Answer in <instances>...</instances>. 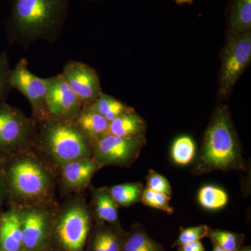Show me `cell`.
I'll return each mask as SVG.
<instances>
[{"mask_svg": "<svg viewBox=\"0 0 251 251\" xmlns=\"http://www.w3.org/2000/svg\"><path fill=\"white\" fill-rule=\"evenodd\" d=\"M2 162L9 206L18 209L57 204V170L35 146Z\"/></svg>", "mask_w": 251, "mask_h": 251, "instance_id": "cell-1", "label": "cell"}, {"mask_svg": "<svg viewBox=\"0 0 251 251\" xmlns=\"http://www.w3.org/2000/svg\"><path fill=\"white\" fill-rule=\"evenodd\" d=\"M71 0H10L6 21L11 42L23 46L37 41L53 43L65 24Z\"/></svg>", "mask_w": 251, "mask_h": 251, "instance_id": "cell-2", "label": "cell"}, {"mask_svg": "<svg viewBox=\"0 0 251 251\" xmlns=\"http://www.w3.org/2000/svg\"><path fill=\"white\" fill-rule=\"evenodd\" d=\"M245 164L228 108L221 105L216 109L204 133L193 173L244 171Z\"/></svg>", "mask_w": 251, "mask_h": 251, "instance_id": "cell-3", "label": "cell"}, {"mask_svg": "<svg viewBox=\"0 0 251 251\" xmlns=\"http://www.w3.org/2000/svg\"><path fill=\"white\" fill-rule=\"evenodd\" d=\"M36 126V148L56 169L69 162L92 158V141L74 122L50 117Z\"/></svg>", "mask_w": 251, "mask_h": 251, "instance_id": "cell-4", "label": "cell"}, {"mask_svg": "<svg viewBox=\"0 0 251 251\" xmlns=\"http://www.w3.org/2000/svg\"><path fill=\"white\" fill-rule=\"evenodd\" d=\"M93 224L84 193L69 196L52 209L50 242L58 251H84Z\"/></svg>", "mask_w": 251, "mask_h": 251, "instance_id": "cell-5", "label": "cell"}, {"mask_svg": "<svg viewBox=\"0 0 251 251\" xmlns=\"http://www.w3.org/2000/svg\"><path fill=\"white\" fill-rule=\"evenodd\" d=\"M36 123L22 110L0 103V161L35 146Z\"/></svg>", "mask_w": 251, "mask_h": 251, "instance_id": "cell-6", "label": "cell"}, {"mask_svg": "<svg viewBox=\"0 0 251 251\" xmlns=\"http://www.w3.org/2000/svg\"><path fill=\"white\" fill-rule=\"evenodd\" d=\"M146 143L145 137L124 138L108 133L92 140V158L99 170L108 166L130 168Z\"/></svg>", "mask_w": 251, "mask_h": 251, "instance_id": "cell-7", "label": "cell"}, {"mask_svg": "<svg viewBox=\"0 0 251 251\" xmlns=\"http://www.w3.org/2000/svg\"><path fill=\"white\" fill-rule=\"evenodd\" d=\"M251 60V31L227 38L223 52L219 95L227 98Z\"/></svg>", "mask_w": 251, "mask_h": 251, "instance_id": "cell-8", "label": "cell"}, {"mask_svg": "<svg viewBox=\"0 0 251 251\" xmlns=\"http://www.w3.org/2000/svg\"><path fill=\"white\" fill-rule=\"evenodd\" d=\"M10 85L27 99L32 110L31 119L36 124L50 117L47 104V78L33 74L28 69L25 58L20 59L11 70Z\"/></svg>", "mask_w": 251, "mask_h": 251, "instance_id": "cell-9", "label": "cell"}, {"mask_svg": "<svg viewBox=\"0 0 251 251\" xmlns=\"http://www.w3.org/2000/svg\"><path fill=\"white\" fill-rule=\"evenodd\" d=\"M55 205L19 209L25 251H41L50 243L52 209Z\"/></svg>", "mask_w": 251, "mask_h": 251, "instance_id": "cell-10", "label": "cell"}, {"mask_svg": "<svg viewBox=\"0 0 251 251\" xmlns=\"http://www.w3.org/2000/svg\"><path fill=\"white\" fill-rule=\"evenodd\" d=\"M62 75L82 108L93 103L103 93L98 73L85 63L69 61L63 67Z\"/></svg>", "mask_w": 251, "mask_h": 251, "instance_id": "cell-11", "label": "cell"}, {"mask_svg": "<svg viewBox=\"0 0 251 251\" xmlns=\"http://www.w3.org/2000/svg\"><path fill=\"white\" fill-rule=\"evenodd\" d=\"M99 170L92 158H82L59 167L57 171V186L60 194L67 198L83 193Z\"/></svg>", "mask_w": 251, "mask_h": 251, "instance_id": "cell-12", "label": "cell"}, {"mask_svg": "<svg viewBox=\"0 0 251 251\" xmlns=\"http://www.w3.org/2000/svg\"><path fill=\"white\" fill-rule=\"evenodd\" d=\"M47 104L50 117L59 120L73 121L82 109L62 74L47 78Z\"/></svg>", "mask_w": 251, "mask_h": 251, "instance_id": "cell-13", "label": "cell"}, {"mask_svg": "<svg viewBox=\"0 0 251 251\" xmlns=\"http://www.w3.org/2000/svg\"><path fill=\"white\" fill-rule=\"evenodd\" d=\"M127 233L122 226L94 222L86 251H122Z\"/></svg>", "mask_w": 251, "mask_h": 251, "instance_id": "cell-14", "label": "cell"}, {"mask_svg": "<svg viewBox=\"0 0 251 251\" xmlns=\"http://www.w3.org/2000/svg\"><path fill=\"white\" fill-rule=\"evenodd\" d=\"M23 235L18 208L9 206L0 213V251H22Z\"/></svg>", "mask_w": 251, "mask_h": 251, "instance_id": "cell-15", "label": "cell"}, {"mask_svg": "<svg viewBox=\"0 0 251 251\" xmlns=\"http://www.w3.org/2000/svg\"><path fill=\"white\" fill-rule=\"evenodd\" d=\"M89 189L91 195L89 206L94 222L121 226L118 215L119 206L112 199L106 186L96 188L90 184Z\"/></svg>", "mask_w": 251, "mask_h": 251, "instance_id": "cell-16", "label": "cell"}, {"mask_svg": "<svg viewBox=\"0 0 251 251\" xmlns=\"http://www.w3.org/2000/svg\"><path fill=\"white\" fill-rule=\"evenodd\" d=\"M147 125L133 109L109 122V133L124 138L145 137Z\"/></svg>", "mask_w": 251, "mask_h": 251, "instance_id": "cell-17", "label": "cell"}, {"mask_svg": "<svg viewBox=\"0 0 251 251\" xmlns=\"http://www.w3.org/2000/svg\"><path fill=\"white\" fill-rule=\"evenodd\" d=\"M251 29V0H232L227 17V37L249 32Z\"/></svg>", "mask_w": 251, "mask_h": 251, "instance_id": "cell-18", "label": "cell"}, {"mask_svg": "<svg viewBox=\"0 0 251 251\" xmlns=\"http://www.w3.org/2000/svg\"><path fill=\"white\" fill-rule=\"evenodd\" d=\"M73 122L91 141L109 133L108 120L89 106L82 108Z\"/></svg>", "mask_w": 251, "mask_h": 251, "instance_id": "cell-19", "label": "cell"}, {"mask_svg": "<svg viewBox=\"0 0 251 251\" xmlns=\"http://www.w3.org/2000/svg\"><path fill=\"white\" fill-rule=\"evenodd\" d=\"M122 251H165V249L147 233L143 225L137 223L127 233Z\"/></svg>", "mask_w": 251, "mask_h": 251, "instance_id": "cell-20", "label": "cell"}, {"mask_svg": "<svg viewBox=\"0 0 251 251\" xmlns=\"http://www.w3.org/2000/svg\"><path fill=\"white\" fill-rule=\"evenodd\" d=\"M107 189L119 207H129L141 202L145 188L141 182L138 181L114 185L107 187Z\"/></svg>", "mask_w": 251, "mask_h": 251, "instance_id": "cell-21", "label": "cell"}, {"mask_svg": "<svg viewBox=\"0 0 251 251\" xmlns=\"http://www.w3.org/2000/svg\"><path fill=\"white\" fill-rule=\"evenodd\" d=\"M89 107L102 115L109 122L133 109L118 99L104 93L100 94Z\"/></svg>", "mask_w": 251, "mask_h": 251, "instance_id": "cell-22", "label": "cell"}, {"mask_svg": "<svg viewBox=\"0 0 251 251\" xmlns=\"http://www.w3.org/2000/svg\"><path fill=\"white\" fill-rule=\"evenodd\" d=\"M198 199L203 207L209 210H216L227 204L228 196L222 188L207 185L200 190Z\"/></svg>", "mask_w": 251, "mask_h": 251, "instance_id": "cell-23", "label": "cell"}, {"mask_svg": "<svg viewBox=\"0 0 251 251\" xmlns=\"http://www.w3.org/2000/svg\"><path fill=\"white\" fill-rule=\"evenodd\" d=\"M207 237L213 244L226 251H237L242 247L245 235L229 231L210 229Z\"/></svg>", "mask_w": 251, "mask_h": 251, "instance_id": "cell-24", "label": "cell"}, {"mask_svg": "<svg viewBox=\"0 0 251 251\" xmlns=\"http://www.w3.org/2000/svg\"><path fill=\"white\" fill-rule=\"evenodd\" d=\"M196 154V145L192 138L183 135L176 138L171 150L172 158L176 164L186 166L193 161Z\"/></svg>", "mask_w": 251, "mask_h": 251, "instance_id": "cell-25", "label": "cell"}, {"mask_svg": "<svg viewBox=\"0 0 251 251\" xmlns=\"http://www.w3.org/2000/svg\"><path fill=\"white\" fill-rule=\"evenodd\" d=\"M171 200V198L168 197L163 193L155 192L145 188L142 196L141 202L144 205L164 211L167 214L171 215L174 212V209L170 204Z\"/></svg>", "mask_w": 251, "mask_h": 251, "instance_id": "cell-26", "label": "cell"}, {"mask_svg": "<svg viewBox=\"0 0 251 251\" xmlns=\"http://www.w3.org/2000/svg\"><path fill=\"white\" fill-rule=\"evenodd\" d=\"M210 227L206 225L196 226V227H180L179 235L173 244L172 247H179L188 243L197 242L203 238L207 237Z\"/></svg>", "mask_w": 251, "mask_h": 251, "instance_id": "cell-27", "label": "cell"}, {"mask_svg": "<svg viewBox=\"0 0 251 251\" xmlns=\"http://www.w3.org/2000/svg\"><path fill=\"white\" fill-rule=\"evenodd\" d=\"M11 72L9 58L6 51L0 52V103L6 101L11 89L10 85Z\"/></svg>", "mask_w": 251, "mask_h": 251, "instance_id": "cell-28", "label": "cell"}, {"mask_svg": "<svg viewBox=\"0 0 251 251\" xmlns=\"http://www.w3.org/2000/svg\"><path fill=\"white\" fill-rule=\"evenodd\" d=\"M147 188L155 191V192L163 193L168 197H172V187L169 181L164 176L158 174L153 170L149 171L146 177Z\"/></svg>", "mask_w": 251, "mask_h": 251, "instance_id": "cell-29", "label": "cell"}, {"mask_svg": "<svg viewBox=\"0 0 251 251\" xmlns=\"http://www.w3.org/2000/svg\"><path fill=\"white\" fill-rule=\"evenodd\" d=\"M8 201V188L5 176L2 162L0 161V213L2 211L3 206Z\"/></svg>", "mask_w": 251, "mask_h": 251, "instance_id": "cell-30", "label": "cell"}, {"mask_svg": "<svg viewBox=\"0 0 251 251\" xmlns=\"http://www.w3.org/2000/svg\"><path fill=\"white\" fill-rule=\"evenodd\" d=\"M178 251H206L204 246L200 241L188 243L178 247Z\"/></svg>", "mask_w": 251, "mask_h": 251, "instance_id": "cell-31", "label": "cell"}, {"mask_svg": "<svg viewBox=\"0 0 251 251\" xmlns=\"http://www.w3.org/2000/svg\"><path fill=\"white\" fill-rule=\"evenodd\" d=\"M176 4L184 5V4H191L193 3V0H173Z\"/></svg>", "mask_w": 251, "mask_h": 251, "instance_id": "cell-32", "label": "cell"}, {"mask_svg": "<svg viewBox=\"0 0 251 251\" xmlns=\"http://www.w3.org/2000/svg\"><path fill=\"white\" fill-rule=\"evenodd\" d=\"M212 245H213L212 251H226L223 250L222 249H221V248L218 247V246H216V244H213V243H212Z\"/></svg>", "mask_w": 251, "mask_h": 251, "instance_id": "cell-33", "label": "cell"}, {"mask_svg": "<svg viewBox=\"0 0 251 251\" xmlns=\"http://www.w3.org/2000/svg\"><path fill=\"white\" fill-rule=\"evenodd\" d=\"M237 251H251V247H241L239 250Z\"/></svg>", "mask_w": 251, "mask_h": 251, "instance_id": "cell-34", "label": "cell"}, {"mask_svg": "<svg viewBox=\"0 0 251 251\" xmlns=\"http://www.w3.org/2000/svg\"><path fill=\"white\" fill-rule=\"evenodd\" d=\"M87 1H97V0H87Z\"/></svg>", "mask_w": 251, "mask_h": 251, "instance_id": "cell-35", "label": "cell"}]
</instances>
